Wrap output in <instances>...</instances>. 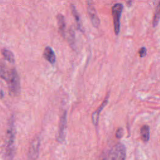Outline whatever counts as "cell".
<instances>
[{
    "label": "cell",
    "mask_w": 160,
    "mask_h": 160,
    "mask_svg": "<svg viewBox=\"0 0 160 160\" xmlns=\"http://www.w3.org/2000/svg\"><path fill=\"white\" fill-rule=\"evenodd\" d=\"M141 138L144 142H148L149 139V127L148 125H144L141 127Z\"/></svg>",
    "instance_id": "cell-11"
},
{
    "label": "cell",
    "mask_w": 160,
    "mask_h": 160,
    "mask_svg": "<svg viewBox=\"0 0 160 160\" xmlns=\"http://www.w3.org/2000/svg\"><path fill=\"white\" fill-rule=\"evenodd\" d=\"M109 97V93H108L106 94V98H104L103 102L101 103V104L99 106V108L92 114V123L94 124V125L97 126L99 122V116H100V113L101 112L102 110L104 109V108L106 106V104H108V99Z\"/></svg>",
    "instance_id": "cell-7"
},
{
    "label": "cell",
    "mask_w": 160,
    "mask_h": 160,
    "mask_svg": "<svg viewBox=\"0 0 160 160\" xmlns=\"http://www.w3.org/2000/svg\"><path fill=\"white\" fill-rule=\"evenodd\" d=\"M159 19H160V1L156 7V11L154 12V15L153 17L152 25L154 27H156L158 24Z\"/></svg>",
    "instance_id": "cell-14"
},
{
    "label": "cell",
    "mask_w": 160,
    "mask_h": 160,
    "mask_svg": "<svg viewBox=\"0 0 160 160\" xmlns=\"http://www.w3.org/2000/svg\"><path fill=\"white\" fill-rule=\"evenodd\" d=\"M1 98H2L3 97V91L2 89L1 90Z\"/></svg>",
    "instance_id": "cell-17"
},
{
    "label": "cell",
    "mask_w": 160,
    "mask_h": 160,
    "mask_svg": "<svg viewBox=\"0 0 160 160\" xmlns=\"http://www.w3.org/2000/svg\"><path fill=\"white\" fill-rule=\"evenodd\" d=\"M39 139L38 138H36L31 142L29 149V157L32 160L37 159L39 155Z\"/></svg>",
    "instance_id": "cell-8"
},
{
    "label": "cell",
    "mask_w": 160,
    "mask_h": 160,
    "mask_svg": "<svg viewBox=\"0 0 160 160\" xmlns=\"http://www.w3.org/2000/svg\"><path fill=\"white\" fill-rule=\"evenodd\" d=\"M123 9V5L121 3H116L112 6L111 8L112 16L113 18L114 30L116 35L120 31V18Z\"/></svg>",
    "instance_id": "cell-3"
},
{
    "label": "cell",
    "mask_w": 160,
    "mask_h": 160,
    "mask_svg": "<svg viewBox=\"0 0 160 160\" xmlns=\"http://www.w3.org/2000/svg\"><path fill=\"white\" fill-rule=\"evenodd\" d=\"M15 138V128L14 123L12 118H11L9 121V124L6 133V154L11 157L14 151V142Z\"/></svg>",
    "instance_id": "cell-2"
},
{
    "label": "cell",
    "mask_w": 160,
    "mask_h": 160,
    "mask_svg": "<svg viewBox=\"0 0 160 160\" xmlns=\"http://www.w3.org/2000/svg\"><path fill=\"white\" fill-rule=\"evenodd\" d=\"M67 125V113L64 111L60 118L59 126L58 129V134L57 139L59 142L64 141L66 137V129Z\"/></svg>",
    "instance_id": "cell-5"
},
{
    "label": "cell",
    "mask_w": 160,
    "mask_h": 160,
    "mask_svg": "<svg viewBox=\"0 0 160 160\" xmlns=\"http://www.w3.org/2000/svg\"><path fill=\"white\" fill-rule=\"evenodd\" d=\"M110 160H125L126 148L122 143L116 144L111 151Z\"/></svg>",
    "instance_id": "cell-4"
},
{
    "label": "cell",
    "mask_w": 160,
    "mask_h": 160,
    "mask_svg": "<svg viewBox=\"0 0 160 160\" xmlns=\"http://www.w3.org/2000/svg\"><path fill=\"white\" fill-rule=\"evenodd\" d=\"M57 21H58V25L59 31L61 33V34L64 35L65 29H66V22H65L64 17L63 16V15H62L61 14H59L57 16Z\"/></svg>",
    "instance_id": "cell-12"
},
{
    "label": "cell",
    "mask_w": 160,
    "mask_h": 160,
    "mask_svg": "<svg viewBox=\"0 0 160 160\" xmlns=\"http://www.w3.org/2000/svg\"><path fill=\"white\" fill-rule=\"evenodd\" d=\"M146 52H147V50H146V48H144V47H142L139 51V56L140 57H144L146 56Z\"/></svg>",
    "instance_id": "cell-16"
},
{
    "label": "cell",
    "mask_w": 160,
    "mask_h": 160,
    "mask_svg": "<svg viewBox=\"0 0 160 160\" xmlns=\"http://www.w3.org/2000/svg\"><path fill=\"white\" fill-rule=\"evenodd\" d=\"M1 76L7 82L9 94L12 96H18L21 91V86L19 78L16 70L14 68L8 70L5 66L1 65Z\"/></svg>",
    "instance_id": "cell-1"
},
{
    "label": "cell",
    "mask_w": 160,
    "mask_h": 160,
    "mask_svg": "<svg viewBox=\"0 0 160 160\" xmlns=\"http://www.w3.org/2000/svg\"><path fill=\"white\" fill-rule=\"evenodd\" d=\"M123 134H124V131H123V129L121 128H119L118 129V130L116 131V137L117 138H121L123 136Z\"/></svg>",
    "instance_id": "cell-15"
},
{
    "label": "cell",
    "mask_w": 160,
    "mask_h": 160,
    "mask_svg": "<svg viewBox=\"0 0 160 160\" xmlns=\"http://www.w3.org/2000/svg\"><path fill=\"white\" fill-rule=\"evenodd\" d=\"M1 52H2V54L3 57L4 58V59L6 61H8L10 63H14V61H15L14 56L13 53L11 51L4 48V49H2Z\"/></svg>",
    "instance_id": "cell-13"
},
{
    "label": "cell",
    "mask_w": 160,
    "mask_h": 160,
    "mask_svg": "<svg viewBox=\"0 0 160 160\" xmlns=\"http://www.w3.org/2000/svg\"><path fill=\"white\" fill-rule=\"evenodd\" d=\"M71 9L72 11V14L76 20V22L78 28L79 30L82 31V23H81V18L79 15V13L78 12V11L76 10V7L73 4H71Z\"/></svg>",
    "instance_id": "cell-10"
},
{
    "label": "cell",
    "mask_w": 160,
    "mask_h": 160,
    "mask_svg": "<svg viewBox=\"0 0 160 160\" xmlns=\"http://www.w3.org/2000/svg\"><path fill=\"white\" fill-rule=\"evenodd\" d=\"M102 160H106V159H102Z\"/></svg>",
    "instance_id": "cell-18"
},
{
    "label": "cell",
    "mask_w": 160,
    "mask_h": 160,
    "mask_svg": "<svg viewBox=\"0 0 160 160\" xmlns=\"http://www.w3.org/2000/svg\"><path fill=\"white\" fill-rule=\"evenodd\" d=\"M88 12L92 25L98 28L100 24V20L92 1H88Z\"/></svg>",
    "instance_id": "cell-6"
},
{
    "label": "cell",
    "mask_w": 160,
    "mask_h": 160,
    "mask_svg": "<svg viewBox=\"0 0 160 160\" xmlns=\"http://www.w3.org/2000/svg\"><path fill=\"white\" fill-rule=\"evenodd\" d=\"M44 58L51 64H54L56 62V56L53 49L50 46H46L43 52Z\"/></svg>",
    "instance_id": "cell-9"
}]
</instances>
